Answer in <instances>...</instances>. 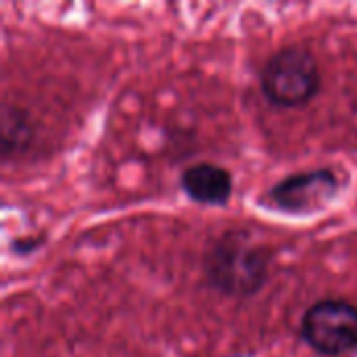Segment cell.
<instances>
[{
	"mask_svg": "<svg viewBox=\"0 0 357 357\" xmlns=\"http://www.w3.org/2000/svg\"><path fill=\"white\" fill-rule=\"evenodd\" d=\"M337 190L339 180L333 169H314L280 180L268 192V201L282 211L307 213L326 205L337 195Z\"/></svg>",
	"mask_w": 357,
	"mask_h": 357,
	"instance_id": "277c9868",
	"label": "cell"
},
{
	"mask_svg": "<svg viewBox=\"0 0 357 357\" xmlns=\"http://www.w3.org/2000/svg\"><path fill=\"white\" fill-rule=\"evenodd\" d=\"M301 337L322 356L351 354L357 347V307L345 299H322L314 303L303 316Z\"/></svg>",
	"mask_w": 357,
	"mask_h": 357,
	"instance_id": "3957f363",
	"label": "cell"
},
{
	"mask_svg": "<svg viewBox=\"0 0 357 357\" xmlns=\"http://www.w3.org/2000/svg\"><path fill=\"white\" fill-rule=\"evenodd\" d=\"M268 251L245 234L226 232L205 253V276L213 289L230 297H249L268 280Z\"/></svg>",
	"mask_w": 357,
	"mask_h": 357,
	"instance_id": "6da1fadb",
	"label": "cell"
},
{
	"mask_svg": "<svg viewBox=\"0 0 357 357\" xmlns=\"http://www.w3.org/2000/svg\"><path fill=\"white\" fill-rule=\"evenodd\" d=\"M320 90V67L301 46L280 48L261 71V92L278 107L307 105Z\"/></svg>",
	"mask_w": 357,
	"mask_h": 357,
	"instance_id": "7a4b0ae2",
	"label": "cell"
},
{
	"mask_svg": "<svg viewBox=\"0 0 357 357\" xmlns=\"http://www.w3.org/2000/svg\"><path fill=\"white\" fill-rule=\"evenodd\" d=\"M182 188L197 203L224 205L232 195V176L220 165L197 163L182 174Z\"/></svg>",
	"mask_w": 357,
	"mask_h": 357,
	"instance_id": "5b68a950",
	"label": "cell"
}]
</instances>
